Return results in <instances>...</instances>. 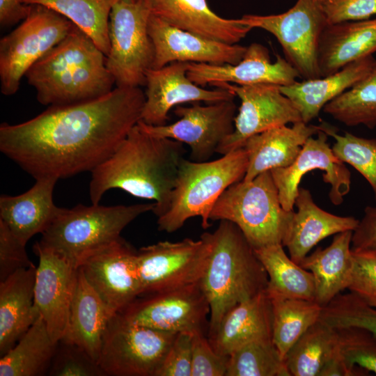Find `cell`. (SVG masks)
<instances>
[{
	"mask_svg": "<svg viewBox=\"0 0 376 376\" xmlns=\"http://www.w3.org/2000/svg\"><path fill=\"white\" fill-rule=\"evenodd\" d=\"M140 87L114 88L100 97L49 106L36 117L0 125V150L35 180L93 171L141 120Z\"/></svg>",
	"mask_w": 376,
	"mask_h": 376,
	"instance_id": "obj_1",
	"label": "cell"
},
{
	"mask_svg": "<svg viewBox=\"0 0 376 376\" xmlns=\"http://www.w3.org/2000/svg\"><path fill=\"white\" fill-rule=\"evenodd\" d=\"M185 152L182 143L153 136L137 123L116 150L91 171V203L99 204L107 191L120 189L154 201L152 212L160 217L169 207Z\"/></svg>",
	"mask_w": 376,
	"mask_h": 376,
	"instance_id": "obj_2",
	"label": "cell"
},
{
	"mask_svg": "<svg viewBox=\"0 0 376 376\" xmlns=\"http://www.w3.org/2000/svg\"><path fill=\"white\" fill-rule=\"evenodd\" d=\"M27 81L42 105L75 104L103 96L115 81L107 56L77 26L26 72Z\"/></svg>",
	"mask_w": 376,
	"mask_h": 376,
	"instance_id": "obj_3",
	"label": "cell"
},
{
	"mask_svg": "<svg viewBox=\"0 0 376 376\" xmlns=\"http://www.w3.org/2000/svg\"><path fill=\"white\" fill-rule=\"evenodd\" d=\"M204 234L210 251L200 284L210 308V338L230 309L265 290L268 276L234 223L221 220L214 231Z\"/></svg>",
	"mask_w": 376,
	"mask_h": 376,
	"instance_id": "obj_4",
	"label": "cell"
},
{
	"mask_svg": "<svg viewBox=\"0 0 376 376\" xmlns=\"http://www.w3.org/2000/svg\"><path fill=\"white\" fill-rule=\"evenodd\" d=\"M248 166L244 147L205 162L182 159L167 210L157 219L158 229L173 233L185 221L201 217L204 229L217 200L231 185L243 180Z\"/></svg>",
	"mask_w": 376,
	"mask_h": 376,
	"instance_id": "obj_5",
	"label": "cell"
},
{
	"mask_svg": "<svg viewBox=\"0 0 376 376\" xmlns=\"http://www.w3.org/2000/svg\"><path fill=\"white\" fill-rule=\"evenodd\" d=\"M155 203L111 206L79 204L60 207L36 243L63 256L77 267L87 255L119 239L123 230Z\"/></svg>",
	"mask_w": 376,
	"mask_h": 376,
	"instance_id": "obj_6",
	"label": "cell"
},
{
	"mask_svg": "<svg viewBox=\"0 0 376 376\" xmlns=\"http://www.w3.org/2000/svg\"><path fill=\"white\" fill-rule=\"evenodd\" d=\"M294 210L286 211L270 171L228 187L215 203L210 221L234 223L256 250L281 244Z\"/></svg>",
	"mask_w": 376,
	"mask_h": 376,
	"instance_id": "obj_7",
	"label": "cell"
},
{
	"mask_svg": "<svg viewBox=\"0 0 376 376\" xmlns=\"http://www.w3.org/2000/svg\"><path fill=\"white\" fill-rule=\"evenodd\" d=\"M75 26L65 16L46 6L31 4L25 19L0 40L1 93L6 96L15 94L28 70Z\"/></svg>",
	"mask_w": 376,
	"mask_h": 376,
	"instance_id": "obj_8",
	"label": "cell"
},
{
	"mask_svg": "<svg viewBox=\"0 0 376 376\" xmlns=\"http://www.w3.org/2000/svg\"><path fill=\"white\" fill-rule=\"evenodd\" d=\"M150 10L143 0H118L109 16L110 49L107 67L116 87L146 86L152 68L155 50L148 32Z\"/></svg>",
	"mask_w": 376,
	"mask_h": 376,
	"instance_id": "obj_9",
	"label": "cell"
},
{
	"mask_svg": "<svg viewBox=\"0 0 376 376\" xmlns=\"http://www.w3.org/2000/svg\"><path fill=\"white\" fill-rule=\"evenodd\" d=\"M177 334L135 324L120 313L106 327L97 363L110 376H156Z\"/></svg>",
	"mask_w": 376,
	"mask_h": 376,
	"instance_id": "obj_10",
	"label": "cell"
},
{
	"mask_svg": "<svg viewBox=\"0 0 376 376\" xmlns=\"http://www.w3.org/2000/svg\"><path fill=\"white\" fill-rule=\"evenodd\" d=\"M238 21L272 33L280 43L285 58L303 79L321 77L318 49L328 25L323 0H297L288 11L270 15H244Z\"/></svg>",
	"mask_w": 376,
	"mask_h": 376,
	"instance_id": "obj_11",
	"label": "cell"
},
{
	"mask_svg": "<svg viewBox=\"0 0 376 376\" xmlns=\"http://www.w3.org/2000/svg\"><path fill=\"white\" fill-rule=\"evenodd\" d=\"M119 313L132 322L163 331L208 333L210 308L200 281L141 295Z\"/></svg>",
	"mask_w": 376,
	"mask_h": 376,
	"instance_id": "obj_12",
	"label": "cell"
},
{
	"mask_svg": "<svg viewBox=\"0 0 376 376\" xmlns=\"http://www.w3.org/2000/svg\"><path fill=\"white\" fill-rule=\"evenodd\" d=\"M209 251L204 233L198 240L159 242L141 248L136 253V265L141 295L199 282Z\"/></svg>",
	"mask_w": 376,
	"mask_h": 376,
	"instance_id": "obj_13",
	"label": "cell"
},
{
	"mask_svg": "<svg viewBox=\"0 0 376 376\" xmlns=\"http://www.w3.org/2000/svg\"><path fill=\"white\" fill-rule=\"evenodd\" d=\"M237 109L234 100L207 105L194 102L190 107H176L173 112L180 119L173 123L153 126L139 120L138 124L153 136L187 144L191 160L205 162L233 133Z\"/></svg>",
	"mask_w": 376,
	"mask_h": 376,
	"instance_id": "obj_14",
	"label": "cell"
},
{
	"mask_svg": "<svg viewBox=\"0 0 376 376\" xmlns=\"http://www.w3.org/2000/svg\"><path fill=\"white\" fill-rule=\"evenodd\" d=\"M214 86L232 91L241 101L235 118V127L219 146L221 155L243 146L251 136L267 130L302 121L292 102L276 84L240 86L219 83Z\"/></svg>",
	"mask_w": 376,
	"mask_h": 376,
	"instance_id": "obj_15",
	"label": "cell"
},
{
	"mask_svg": "<svg viewBox=\"0 0 376 376\" xmlns=\"http://www.w3.org/2000/svg\"><path fill=\"white\" fill-rule=\"evenodd\" d=\"M136 253L120 237L87 255L78 265L88 284L113 314L141 295Z\"/></svg>",
	"mask_w": 376,
	"mask_h": 376,
	"instance_id": "obj_16",
	"label": "cell"
},
{
	"mask_svg": "<svg viewBox=\"0 0 376 376\" xmlns=\"http://www.w3.org/2000/svg\"><path fill=\"white\" fill-rule=\"evenodd\" d=\"M322 128V127H321ZM327 134L320 130L316 137L310 136L294 161L288 167L271 170L279 191L281 205L286 211L294 210L302 177L313 170H320L323 181L331 186L329 198L335 205H340L351 187V173L333 152L327 142Z\"/></svg>",
	"mask_w": 376,
	"mask_h": 376,
	"instance_id": "obj_17",
	"label": "cell"
},
{
	"mask_svg": "<svg viewBox=\"0 0 376 376\" xmlns=\"http://www.w3.org/2000/svg\"><path fill=\"white\" fill-rule=\"evenodd\" d=\"M188 67V62H173L148 70L141 121L149 125H164L169 120V111L175 106L186 102L214 103L236 97L227 88L209 90L196 84L187 77Z\"/></svg>",
	"mask_w": 376,
	"mask_h": 376,
	"instance_id": "obj_18",
	"label": "cell"
},
{
	"mask_svg": "<svg viewBox=\"0 0 376 376\" xmlns=\"http://www.w3.org/2000/svg\"><path fill=\"white\" fill-rule=\"evenodd\" d=\"M33 249L39 258L34 288L35 305L51 338L58 343L67 331L78 267L36 242Z\"/></svg>",
	"mask_w": 376,
	"mask_h": 376,
	"instance_id": "obj_19",
	"label": "cell"
},
{
	"mask_svg": "<svg viewBox=\"0 0 376 376\" xmlns=\"http://www.w3.org/2000/svg\"><path fill=\"white\" fill-rule=\"evenodd\" d=\"M148 32L155 50L153 69L173 62L236 64L242 60L247 47L180 29L152 14L148 22Z\"/></svg>",
	"mask_w": 376,
	"mask_h": 376,
	"instance_id": "obj_20",
	"label": "cell"
},
{
	"mask_svg": "<svg viewBox=\"0 0 376 376\" xmlns=\"http://www.w3.org/2000/svg\"><path fill=\"white\" fill-rule=\"evenodd\" d=\"M272 63L268 49L257 42L246 47L242 60L236 64L189 63L187 77L196 84L204 86L219 83L240 86L269 84L291 85L300 77L289 62L279 54Z\"/></svg>",
	"mask_w": 376,
	"mask_h": 376,
	"instance_id": "obj_21",
	"label": "cell"
},
{
	"mask_svg": "<svg viewBox=\"0 0 376 376\" xmlns=\"http://www.w3.org/2000/svg\"><path fill=\"white\" fill-rule=\"evenodd\" d=\"M150 14L169 24L204 38L237 44L252 28L237 19H225L213 12L206 0H143Z\"/></svg>",
	"mask_w": 376,
	"mask_h": 376,
	"instance_id": "obj_22",
	"label": "cell"
},
{
	"mask_svg": "<svg viewBox=\"0 0 376 376\" xmlns=\"http://www.w3.org/2000/svg\"><path fill=\"white\" fill-rule=\"evenodd\" d=\"M295 205L297 211H293L282 245L297 264L319 242L343 231H353L359 222L353 217L338 216L321 209L304 187H299Z\"/></svg>",
	"mask_w": 376,
	"mask_h": 376,
	"instance_id": "obj_23",
	"label": "cell"
},
{
	"mask_svg": "<svg viewBox=\"0 0 376 376\" xmlns=\"http://www.w3.org/2000/svg\"><path fill=\"white\" fill-rule=\"evenodd\" d=\"M321 129V125L316 126L299 121L291 127L279 126L249 137L242 146L248 156L243 180H251L263 172L289 166L306 141Z\"/></svg>",
	"mask_w": 376,
	"mask_h": 376,
	"instance_id": "obj_24",
	"label": "cell"
},
{
	"mask_svg": "<svg viewBox=\"0 0 376 376\" xmlns=\"http://www.w3.org/2000/svg\"><path fill=\"white\" fill-rule=\"evenodd\" d=\"M58 179L41 178L26 192L0 197V220L24 244L38 233H43L56 217L60 207L53 200Z\"/></svg>",
	"mask_w": 376,
	"mask_h": 376,
	"instance_id": "obj_25",
	"label": "cell"
},
{
	"mask_svg": "<svg viewBox=\"0 0 376 376\" xmlns=\"http://www.w3.org/2000/svg\"><path fill=\"white\" fill-rule=\"evenodd\" d=\"M272 301L264 291L230 309L208 339L219 354L228 357L249 342L272 338Z\"/></svg>",
	"mask_w": 376,
	"mask_h": 376,
	"instance_id": "obj_26",
	"label": "cell"
},
{
	"mask_svg": "<svg viewBox=\"0 0 376 376\" xmlns=\"http://www.w3.org/2000/svg\"><path fill=\"white\" fill-rule=\"evenodd\" d=\"M37 267L0 281V356L10 351L40 315L34 302Z\"/></svg>",
	"mask_w": 376,
	"mask_h": 376,
	"instance_id": "obj_27",
	"label": "cell"
},
{
	"mask_svg": "<svg viewBox=\"0 0 376 376\" xmlns=\"http://www.w3.org/2000/svg\"><path fill=\"white\" fill-rule=\"evenodd\" d=\"M375 63L370 55L350 63L332 75L296 81L291 85L280 86V89L292 102L302 121L308 124L327 103L366 75Z\"/></svg>",
	"mask_w": 376,
	"mask_h": 376,
	"instance_id": "obj_28",
	"label": "cell"
},
{
	"mask_svg": "<svg viewBox=\"0 0 376 376\" xmlns=\"http://www.w3.org/2000/svg\"><path fill=\"white\" fill-rule=\"evenodd\" d=\"M376 52V18L328 24L318 49L321 77Z\"/></svg>",
	"mask_w": 376,
	"mask_h": 376,
	"instance_id": "obj_29",
	"label": "cell"
},
{
	"mask_svg": "<svg viewBox=\"0 0 376 376\" xmlns=\"http://www.w3.org/2000/svg\"><path fill=\"white\" fill-rule=\"evenodd\" d=\"M113 315L78 267L68 328L61 339L77 345L97 362L106 327Z\"/></svg>",
	"mask_w": 376,
	"mask_h": 376,
	"instance_id": "obj_30",
	"label": "cell"
},
{
	"mask_svg": "<svg viewBox=\"0 0 376 376\" xmlns=\"http://www.w3.org/2000/svg\"><path fill=\"white\" fill-rule=\"evenodd\" d=\"M352 230L335 235L330 245L318 248L299 265L311 272L315 286V301L324 306L347 289L353 265Z\"/></svg>",
	"mask_w": 376,
	"mask_h": 376,
	"instance_id": "obj_31",
	"label": "cell"
},
{
	"mask_svg": "<svg viewBox=\"0 0 376 376\" xmlns=\"http://www.w3.org/2000/svg\"><path fill=\"white\" fill-rule=\"evenodd\" d=\"M254 251L267 274L268 283L265 292L270 299L315 301V286L312 273L288 257L281 244Z\"/></svg>",
	"mask_w": 376,
	"mask_h": 376,
	"instance_id": "obj_32",
	"label": "cell"
},
{
	"mask_svg": "<svg viewBox=\"0 0 376 376\" xmlns=\"http://www.w3.org/2000/svg\"><path fill=\"white\" fill-rule=\"evenodd\" d=\"M57 343L40 315L16 345L1 357L0 376H41L48 373Z\"/></svg>",
	"mask_w": 376,
	"mask_h": 376,
	"instance_id": "obj_33",
	"label": "cell"
},
{
	"mask_svg": "<svg viewBox=\"0 0 376 376\" xmlns=\"http://www.w3.org/2000/svg\"><path fill=\"white\" fill-rule=\"evenodd\" d=\"M338 352V333L320 320L295 343L284 357L290 376H319Z\"/></svg>",
	"mask_w": 376,
	"mask_h": 376,
	"instance_id": "obj_34",
	"label": "cell"
},
{
	"mask_svg": "<svg viewBox=\"0 0 376 376\" xmlns=\"http://www.w3.org/2000/svg\"><path fill=\"white\" fill-rule=\"evenodd\" d=\"M118 0H22L46 6L70 19L107 56L110 49L109 16Z\"/></svg>",
	"mask_w": 376,
	"mask_h": 376,
	"instance_id": "obj_35",
	"label": "cell"
},
{
	"mask_svg": "<svg viewBox=\"0 0 376 376\" xmlns=\"http://www.w3.org/2000/svg\"><path fill=\"white\" fill-rule=\"evenodd\" d=\"M272 341L283 358L300 338L319 320L322 306L315 301L301 299H271Z\"/></svg>",
	"mask_w": 376,
	"mask_h": 376,
	"instance_id": "obj_36",
	"label": "cell"
},
{
	"mask_svg": "<svg viewBox=\"0 0 376 376\" xmlns=\"http://www.w3.org/2000/svg\"><path fill=\"white\" fill-rule=\"evenodd\" d=\"M323 111L348 127L376 126V63L350 88L327 103Z\"/></svg>",
	"mask_w": 376,
	"mask_h": 376,
	"instance_id": "obj_37",
	"label": "cell"
},
{
	"mask_svg": "<svg viewBox=\"0 0 376 376\" xmlns=\"http://www.w3.org/2000/svg\"><path fill=\"white\" fill-rule=\"evenodd\" d=\"M226 376H290L272 338L249 342L228 356Z\"/></svg>",
	"mask_w": 376,
	"mask_h": 376,
	"instance_id": "obj_38",
	"label": "cell"
},
{
	"mask_svg": "<svg viewBox=\"0 0 376 376\" xmlns=\"http://www.w3.org/2000/svg\"><path fill=\"white\" fill-rule=\"evenodd\" d=\"M321 127L335 139L331 148L334 154L364 177L371 186L376 201V139L359 137L347 132L340 135L329 125L322 124Z\"/></svg>",
	"mask_w": 376,
	"mask_h": 376,
	"instance_id": "obj_39",
	"label": "cell"
},
{
	"mask_svg": "<svg viewBox=\"0 0 376 376\" xmlns=\"http://www.w3.org/2000/svg\"><path fill=\"white\" fill-rule=\"evenodd\" d=\"M320 320L334 329L357 327L376 336V308L352 292L338 294L322 306Z\"/></svg>",
	"mask_w": 376,
	"mask_h": 376,
	"instance_id": "obj_40",
	"label": "cell"
},
{
	"mask_svg": "<svg viewBox=\"0 0 376 376\" xmlns=\"http://www.w3.org/2000/svg\"><path fill=\"white\" fill-rule=\"evenodd\" d=\"M338 353L353 376L363 375L362 370L376 375V336L370 331L357 327L336 329Z\"/></svg>",
	"mask_w": 376,
	"mask_h": 376,
	"instance_id": "obj_41",
	"label": "cell"
},
{
	"mask_svg": "<svg viewBox=\"0 0 376 376\" xmlns=\"http://www.w3.org/2000/svg\"><path fill=\"white\" fill-rule=\"evenodd\" d=\"M48 375L104 376L98 363L77 345L60 340Z\"/></svg>",
	"mask_w": 376,
	"mask_h": 376,
	"instance_id": "obj_42",
	"label": "cell"
},
{
	"mask_svg": "<svg viewBox=\"0 0 376 376\" xmlns=\"http://www.w3.org/2000/svg\"><path fill=\"white\" fill-rule=\"evenodd\" d=\"M353 265L347 289L368 306L376 308V254L353 253Z\"/></svg>",
	"mask_w": 376,
	"mask_h": 376,
	"instance_id": "obj_43",
	"label": "cell"
},
{
	"mask_svg": "<svg viewBox=\"0 0 376 376\" xmlns=\"http://www.w3.org/2000/svg\"><path fill=\"white\" fill-rule=\"evenodd\" d=\"M228 359L214 350L207 335H193L191 376H226Z\"/></svg>",
	"mask_w": 376,
	"mask_h": 376,
	"instance_id": "obj_44",
	"label": "cell"
},
{
	"mask_svg": "<svg viewBox=\"0 0 376 376\" xmlns=\"http://www.w3.org/2000/svg\"><path fill=\"white\" fill-rule=\"evenodd\" d=\"M35 266L23 244L0 220V281L20 269Z\"/></svg>",
	"mask_w": 376,
	"mask_h": 376,
	"instance_id": "obj_45",
	"label": "cell"
},
{
	"mask_svg": "<svg viewBox=\"0 0 376 376\" xmlns=\"http://www.w3.org/2000/svg\"><path fill=\"white\" fill-rule=\"evenodd\" d=\"M193 334L178 333L156 376H191Z\"/></svg>",
	"mask_w": 376,
	"mask_h": 376,
	"instance_id": "obj_46",
	"label": "cell"
},
{
	"mask_svg": "<svg viewBox=\"0 0 376 376\" xmlns=\"http://www.w3.org/2000/svg\"><path fill=\"white\" fill-rule=\"evenodd\" d=\"M328 24L357 22L376 15V0H323Z\"/></svg>",
	"mask_w": 376,
	"mask_h": 376,
	"instance_id": "obj_47",
	"label": "cell"
},
{
	"mask_svg": "<svg viewBox=\"0 0 376 376\" xmlns=\"http://www.w3.org/2000/svg\"><path fill=\"white\" fill-rule=\"evenodd\" d=\"M351 250L376 254V207H365L363 218L352 232Z\"/></svg>",
	"mask_w": 376,
	"mask_h": 376,
	"instance_id": "obj_48",
	"label": "cell"
},
{
	"mask_svg": "<svg viewBox=\"0 0 376 376\" xmlns=\"http://www.w3.org/2000/svg\"><path fill=\"white\" fill-rule=\"evenodd\" d=\"M30 5L22 0H0V24L2 27L15 25L25 19Z\"/></svg>",
	"mask_w": 376,
	"mask_h": 376,
	"instance_id": "obj_49",
	"label": "cell"
},
{
	"mask_svg": "<svg viewBox=\"0 0 376 376\" xmlns=\"http://www.w3.org/2000/svg\"><path fill=\"white\" fill-rule=\"evenodd\" d=\"M319 376L353 375L346 367L338 350V352L326 363L320 371Z\"/></svg>",
	"mask_w": 376,
	"mask_h": 376,
	"instance_id": "obj_50",
	"label": "cell"
},
{
	"mask_svg": "<svg viewBox=\"0 0 376 376\" xmlns=\"http://www.w3.org/2000/svg\"><path fill=\"white\" fill-rule=\"evenodd\" d=\"M125 1H136V0H125Z\"/></svg>",
	"mask_w": 376,
	"mask_h": 376,
	"instance_id": "obj_51",
	"label": "cell"
}]
</instances>
